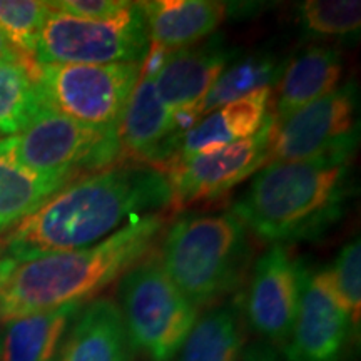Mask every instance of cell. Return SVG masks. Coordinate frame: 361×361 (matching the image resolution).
<instances>
[{
    "label": "cell",
    "mask_w": 361,
    "mask_h": 361,
    "mask_svg": "<svg viewBox=\"0 0 361 361\" xmlns=\"http://www.w3.org/2000/svg\"><path fill=\"white\" fill-rule=\"evenodd\" d=\"M171 206L162 171L139 162H119L78 178L22 219L6 239L7 259L90 247L124 226Z\"/></svg>",
    "instance_id": "1"
},
{
    "label": "cell",
    "mask_w": 361,
    "mask_h": 361,
    "mask_svg": "<svg viewBox=\"0 0 361 361\" xmlns=\"http://www.w3.org/2000/svg\"><path fill=\"white\" fill-rule=\"evenodd\" d=\"M161 213L124 224L104 241L82 250L27 259H0V322L79 305L151 255L164 229Z\"/></svg>",
    "instance_id": "2"
},
{
    "label": "cell",
    "mask_w": 361,
    "mask_h": 361,
    "mask_svg": "<svg viewBox=\"0 0 361 361\" xmlns=\"http://www.w3.org/2000/svg\"><path fill=\"white\" fill-rule=\"evenodd\" d=\"M355 152L269 162L256 173L229 213L269 245L313 241L335 226L353 194Z\"/></svg>",
    "instance_id": "3"
},
{
    "label": "cell",
    "mask_w": 361,
    "mask_h": 361,
    "mask_svg": "<svg viewBox=\"0 0 361 361\" xmlns=\"http://www.w3.org/2000/svg\"><path fill=\"white\" fill-rule=\"evenodd\" d=\"M250 231L231 213L176 221L157 255L161 268L196 308L213 305L243 283L251 263Z\"/></svg>",
    "instance_id": "4"
},
{
    "label": "cell",
    "mask_w": 361,
    "mask_h": 361,
    "mask_svg": "<svg viewBox=\"0 0 361 361\" xmlns=\"http://www.w3.org/2000/svg\"><path fill=\"white\" fill-rule=\"evenodd\" d=\"M119 310L130 348L149 361H173L200 318L157 256H146L121 278Z\"/></svg>",
    "instance_id": "5"
},
{
    "label": "cell",
    "mask_w": 361,
    "mask_h": 361,
    "mask_svg": "<svg viewBox=\"0 0 361 361\" xmlns=\"http://www.w3.org/2000/svg\"><path fill=\"white\" fill-rule=\"evenodd\" d=\"M8 139L16 161L40 176L78 179L124 162L117 129L80 124L47 106Z\"/></svg>",
    "instance_id": "6"
},
{
    "label": "cell",
    "mask_w": 361,
    "mask_h": 361,
    "mask_svg": "<svg viewBox=\"0 0 361 361\" xmlns=\"http://www.w3.org/2000/svg\"><path fill=\"white\" fill-rule=\"evenodd\" d=\"M147 52V27L137 2L102 20L51 8L34 57L37 64H142Z\"/></svg>",
    "instance_id": "7"
},
{
    "label": "cell",
    "mask_w": 361,
    "mask_h": 361,
    "mask_svg": "<svg viewBox=\"0 0 361 361\" xmlns=\"http://www.w3.org/2000/svg\"><path fill=\"white\" fill-rule=\"evenodd\" d=\"M142 64H37L35 79L47 107L80 124L117 129Z\"/></svg>",
    "instance_id": "8"
},
{
    "label": "cell",
    "mask_w": 361,
    "mask_h": 361,
    "mask_svg": "<svg viewBox=\"0 0 361 361\" xmlns=\"http://www.w3.org/2000/svg\"><path fill=\"white\" fill-rule=\"evenodd\" d=\"M358 139V89L353 80H348L276 124L268 164L313 159L331 152H355Z\"/></svg>",
    "instance_id": "9"
},
{
    "label": "cell",
    "mask_w": 361,
    "mask_h": 361,
    "mask_svg": "<svg viewBox=\"0 0 361 361\" xmlns=\"http://www.w3.org/2000/svg\"><path fill=\"white\" fill-rule=\"evenodd\" d=\"M274 128L273 114H269L263 128L245 141L191 156L162 169L171 188V206L216 200L258 173L268 164Z\"/></svg>",
    "instance_id": "10"
},
{
    "label": "cell",
    "mask_w": 361,
    "mask_h": 361,
    "mask_svg": "<svg viewBox=\"0 0 361 361\" xmlns=\"http://www.w3.org/2000/svg\"><path fill=\"white\" fill-rule=\"evenodd\" d=\"M306 269L288 246L271 245L252 266L245 313L266 345L284 346L296 319Z\"/></svg>",
    "instance_id": "11"
},
{
    "label": "cell",
    "mask_w": 361,
    "mask_h": 361,
    "mask_svg": "<svg viewBox=\"0 0 361 361\" xmlns=\"http://www.w3.org/2000/svg\"><path fill=\"white\" fill-rule=\"evenodd\" d=\"M351 329L328 269L306 271L296 319L283 346L286 361H340Z\"/></svg>",
    "instance_id": "12"
},
{
    "label": "cell",
    "mask_w": 361,
    "mask_h": 361,
    "mask_svg": "<svg viewBox=\"0 0 361 361\" xmlns=\"http://www.w3.org/2000/svg\"><path fill=\"white\" fill-rule=\"evenodd\" d=\"M179 135L173 111L157 96L154 75L141 72L117 126L124 161L128 156L130 162L161 171L173 156Z\"/></svg>",
    "instance_id": "13"
},
{
    "label": "cell",
    "mask_w": 361,
    "mask_h": 361,
    "mask_svg": "<svg viewBox=\"0 0 361 361\" xmlns=\"http://www.w3.org/2000/svg\"><path fill=\"white\" fill-rule=\"evenodd\" d=\"M236 51L221 35L207 42L166 54L154 74V87L171 111L197 109L221 72L233 62Z\"/></svg>",
    "instance_id": "14"
},
{
    "label": "cell",
    "mask_w": 361,
    "mask_h": 361,
    "mask_svg": "<svg viewBox=\"0 0 361 361\" xmlns=\"http://www.w3.org/2000/svg\"><path fill=\"white\" fill-rule=\"evenodd\" d=\"M271 97L273 89H261L202 116L191 129L179 135L173 156L162 169L173 162L216 151L255 135L271 114Z\"/></svg>",
    "instance_id": "15"
},
{
    "label": "cell",
    "mask_w": 361,
    "mask_h": 361,
    "mask_svg": "<svg viewBox=\"0 0 361 361\" xmlns=\"http://www.w3.org/2000/svg\"><path fill=\"white\" fill-rule=\"evenodd\" d=\"M149 44L164 52L188 49L214 34L228 7L214 0H151L139 2Z\"/></svg>",
    "instance_id": "16"
},
{
    "label": "cell",
    "mask_w": 361,
    "mask_h": 361,
    "mask_svg": "<svg viewBox=\"0 0 361 361\" xmlns=\"http://www.w3.org/2000/svg\"><path fill=\"white\" fill-rule=\"evenodd\" d=\"M341 74L343 59L336 49L313 45L296 54L286 62L276 84V104L271 111L274 124L283 123L293 112L335 90Z\"/></svg>",
    "instance_id": "17"
},
{
    "label": "cell",
    "mask_w": 361,
    "mask_h": 361,
    "mask_svg": "<svg viewBox=\"0 0 361 361\" xmlns=\"http://www.w3.org/2000/svg\"><path fill=\"white\" fill-rule=\"evenodd\" d=\"M130 345L119 305L97 298L78 314L57 361H129Z\"/></svg>",
    "instance_id": "18"
},
{
    "label": "cell",
    "mask_w": 361,
    "mask_h": 361,
    "mask_svg": "<svg viewBox=\"0 0 361 361\" xmlns=\"http://www.w3.org/2000/svg\"><path fill=\"white\" fill-rule=\"evenodd\" d=\"M79 310V305H69L7 322L0 335V361H57Z\"/></svg>",
    "instance_id": "19"
},
{
    "label": "cell",
    "mask_w": 361,
    "mask_h": 361,
    "mask_svg": "<svg viewBox=\"0 0 361 361\" xmlns=\"http://www.w3.org/2000/svg\"><path fill=\"white\" fill-rule=\"evenodd\" d=\"M69 178L40 176L22 168L12 156L11 139L0 141V233L17 226L37 211L59 189L69 184Z\"/></svg>",
    "instance_id": "20"
},
{
    "label": "cell",
    "mask_w": 361,
    "mask_h": 361,
    "mask_svg": "<svg viewBox=\"0 0 361 361\" xmlns=\"http://www.w3.org/2000/svg\"><path fill=\"white\" fill-rule=\"evenodd\" d=\"M245 335L234 306H216L201 318L176 355V361H241Z\"/></svg>",
    "instance_id": "21"
},
{
    "label": "cell",
    "mask_w": 361,
    "mask_h": 361,
    "mask_svg": "<svg viewBox=\"0 0 361 361\" xmlns=\"http://www.w3.org/2000/svg\"><path fill=\"white\" fill-rule=\"evenodd\" d=\"M286 62L273 52H256L231 62L202 99L197 112L206 116L224 104L234 102L261 89H273L281 79Z\"/></svg>",
    "instance_id": "22"
},
{
    "label": "cell",
    "mask_w": 361,
    "mask_h": 361,
    "mask_svg": "<svg viewBox=\"0 0 361 361\" xmlns=\"http://www.w3.org/2000/svg\"><path fill=\"white\" fill-rule=\"evenodd\" d=\"M32 59L0 66V133L17 135L45 106L35 79Z\"/></svg>",
    "instance_id": "23"
},
{
    "label": "cell",
    "mask_w": 361,
    "mask_h": 361,
    "mask_svg": "<svg viewBox=\"0 0 361 361\" xmlns=\"http://www.w3.org/2000/svg\"><path fill=\"white\" fill-rule=\"evenodd\" d=\"M301 25L318 37H350L360 32L358 0H308L300 6Z\"/></svg>",
    "instance_id": "24"
},
{
    "label": "cell",
    "mask_w": 361,
    "mask_h": 361,
    "mask_svg": "<svg viewBox=\"0 0 361 361\" xmlns=\"http://www.w3.org/2000/svg\"><path fill=\"white\" fill-rule=\"evenodd\" d=\"M49 12V2L42 0H0V32L32 59Z\"/></svg>",
    "instance_id": "25"
},
{
    "label": "cell",
    "mask_w": 361,
    "mask_h": 361,
    "mask_svg": "<svg viewBox=\"0 0 361 361\" xmlns=\"http://www.w3.org/2000/svg\"><path fill=\"white\" fill-rule=\"evenodd\" d=\"M338 298L350 313L351 326L358 331L361 316V245L355 238L343 246L331 268H326Z\"/></svg>",
    "instance_id": "26"
},
{
    "label": "cell",
    "mask_w": 361,
    "mask_h": 361,
    "mask_svg": "<svg viewBox=\"0 0 361 361\" xmlns=\"http://www.w3.org/2000/svg\"><path fill=\"white\" fill-rule=\"evenodd\" d=\"M130 4L133 2H126V0H54V2H49V7L52 11L69 13L80 19L102 20L111 19L126 11Z\"/></svg>",
    "instance_id": "27"
},
{
    "label": "cell",
    "mask_w": 361,
    "mask_h": 361,
    "mask_svg": "<svg viewBox=\"0 0 361 361\" xmlns=\"http://www.w3.org/2000/svg\"><path fill=\"white\" fill-rule=\"evenodd\" d=\"M241 361H279L276 353L269 345H252L247 350H243Z\"/></svg>",
    "instance_id": "28"
},
{
    "label": "cell",
    "mask_w": 361,
    "mask_h": 361,
    "mask_svg": "<svg viewBox=\"0 0 361 361\" xmlns=\"http://www.w3.org/2000/svg\"><path fill=\"white\" fill-rule=\"evenodd\" d=\"M20 59H30L22 54L19 49L8 40L6 35L0 32V66L6 64V62L12 61H20Z\"/></svg>",
    "instance_id": "29"
},
{
    "label": "cell",
    "mask_w": 361,
    "mask_h": 361,
    "mask_svg": "<svg viewBox=\"0 0 361 361\" xmlns=\"http://www.w3.org/2000/svg\"><path fill=\"white\" fill-rule=\"evenodd\" d=\"M0 324H2V322H0Z\"/></svg>",
    "instance_id": "30"
}]
</instances>
